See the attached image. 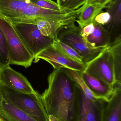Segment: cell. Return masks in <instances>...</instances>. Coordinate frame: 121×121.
Listing matches in <instances>:
<instances>
[{"instance_id": "6da1fadb", "label": "cell", "mask_w": 121, "mask_h": 121, "mask_svg": "<svg viewBox=\"0 0 121 121\" xmlns=\"http://www.w3.org/2000/svg\"><path fill=\"white\" fill-rule=\"evenodd\" d=\"M48 87L41 99L48 116L59 121H77L79 101L76 84L66 68L54 69L48 78Z\"/></svg>"}, {"instance_id": "7a4b0ae2", "label": "cell", "mask_w": 121, "mask_h": 121, "mask_svg": "<svg viewBox=\"0 0 121 121\" xmlns=\"http://www.w3.org/2000/svg\"><path fill=\"white\" fill-rule=\"evenodd\" d=\"M69 15L40 7L30 0H0V16L11 24L36 25L39 20L63 19Z\"/></svg>"}, {"instance_id": "3957f363", "label": "cell", "mask_w": 121, "mask_h": 121, "mask_svg": "<svg viewBox=\"0 0 121 121\" xmlns=\"http://www.w3.org/2000/svg\"><path fill=\"white\" fill-rule=\"evenodd\" d=\"M2 99L20 109L37 121H49V118L43 104L41 95L16 91L0 82Z\"/></svg>"}, {"instance_id": "277c9868", "label": "cell", "mask_w": 121, "mask_h": 121, "mask_svg": "<svg viewBox=\"0 0 121 121\" xmlns=\"http://www.w3.org/2000/svg\"><path fill=\"white\" fill-rule=\"evenodd\" d=\"M0 27L6 39L10 65H21L26 68L30 66L34 58L25 47L11 23L0 16Z\"/></svg>"}, {"instance_id": "5b68a950", "label": "cell", "mask_w": 121, "mask_h": 121, "mask_svg": "<svg viewBox=\"0 0 121 121\" xmlns=\"http://www.w3.org/2000/svg\"><path fill=\"white\" fill-rule=\"evenodd\" d=\"M11 24L25 47L34 59L40 52L53 44L54 39L43 35L35 24Z\"/></svg>"}, {"instance_id": "8992f818", "label": "cell", "mask_w": 121, "mask_h": 121, "mask_svg": "<svg viewBox=\"0 0 121 121\" xmlns=\"http://www.w3.org/2000/svg\"><path fill=\"white\" fill-rule=\"evenodd\" d=\"M80 28L75 24L61 30L58 38L72 48L83 58L86 63L94 59L108 46L94 48L90 46L80 34Z\"/></svg>"}, {"instance_id": "52a82bcc", "label": "cell", "mask_w": 121, "mask_h": 121, "mask_svg": "<svg viewBox=\"0 0 121 121\" xmlns=\"http://www.w3.org/2000/svg\"><path fill=\"white\" fill-rule=\"evenodd\" d=\"M108 47L94 59L86 63L85 72L92 77L114 86L116 84V80L113 58Z\"/></svg>"}, {"instance_id": "ba28073f", "label": "cell", "mask_w": 121, "mask_h": 121, "mask_svg": "<svg viewBox=\"0 0 121 121\" xmlns=\"http://www.w3.org/2000/svg\"><path fill=\"white\" fill-rule=\"evenodd\" d=\"M79 101L77 121H102V113L106 102L91 99L76 84Z\"/></svg>"}, {"instance_id": "9c48e42d", "label": "cell", "mask_w": 121, "mask_h": 121, "mask_svg": "<svg viewBox=\"0 0 121 121\" xmlns=\"http://www.w3.org/2000/svg\"><path fill=\"white\" fill-rule=\"evenodd\" d=\"M43 60L48 62L54 69L65 68L82 73L85 70L86 63L74 60L51 45L40 52L35 57L36 62Z\"/></svg>"}, {"instance_id": "30bf717a", "label": "cell", "mask_w": 121, "mask_h": 121, "mask_svg": "<svg viewBox=\"0 0 121 121\" xmlns=\"http://www.w3.org/2000/svg\"><path fill=\"white\" fill-rule=\"evenodd\" d=\"M0 82L9 88L25 93L36 92L26 77L10 65L0 69Z\"/></svg>"}, {"instance_id": "8fae6325", "label": "cell", "mask_w": 121, "mask_h": 121, "mask_svg": "<svg viewBox=\"0 0 121 121\" xmlns=\"http://www.w3.org/2000/svg\"><path fill=\"white\" fill-rule=\"evenodd\" d=\"M79 15L64 19L40 20L36 25L43 35L54 39L61 30L75 24Z\"/></svg>"}, {"instance_id": "7c38bea8", "label": "cell", "mask_w": 121, "mask_h": 121, "mask_svg": "<svg viewBox=\"0 0 121 121\" xmlns=\"http://www.w3.org/2000/svg\"><path fill=\"white\" fill-rule=\"evenodd\" d=\"M80 73L94 97L108 102L113 94L114 86L92 77L85 71Z\"/></svg>"}, {"instance_id": "4fadbf2b", "label": "cell", "mask_w": 121, "mask_h": 121, "mask_svg": "<svg viewBox=\"0 0 121 121\" xmlns=\"http://www.w3.org/2000/svg\"><path fill=\"white\" fill-rule=\"evenodd\" d=\"M105 8L111 19L104 27L110 33L112 43L121 37V0H111Z\"/></svg>"}, {"instance_id": "5bb4252c", "label": "cell", "mask_w": 121, "mask_h": 121, "mask_svg": "<svg viewBox=\"0 0 121 121\" xmlns=\"http://www.w3.org/2000/svg\"><path fill=\"white\" fill-rule=\"evenodd\" d=\"M102 121H121V85H115L112 95L105 103Z\"/></svg>"}, {"instance_id": "9a60e30c", "label": "cell", "mask_w": 121, "mask_h": 121, "mask_svg": "<svg viewBox=\"0 0 121 121\" xmlns=\"http://www.w3.org/2000/svg\"><path fill=\"white\" fill-rule=\"evenodd\" d=\"M0 117L4 121H37L2 98L0 104Z\"/></svg>"}, {"instance_id": "2e32d148", "label": "cell", "mask_w": 121, "mask_h": 121, "mask_svg": "<svg viewBox=\"0 0 121 121\" xmlns=\"http://www.w3.org/2000/svg\"><path fill=\"white\" fill-rule=\"evenodd\" d=\"M105 8L104 6L95 2H86L82 6V8L76 20L80 28L93 21L98 14Z\"/></svg>"}, {"instance_id": "e0dca14e", "label": "cell", "mask_w": 121, "mask_h": 121, "mask_svg": "<svg viewBox=\"0 0 121 121\" xmlns=\"http://www.w3.org/2000/svg\"><path fill=\"white\" fill-rule=\"evenodd\" d=\"M94 24L95 27L94 32L85 39L87 43L93 47L109 46L111 43L110 33L103 26L99 24Z\"/></svg>"}, {"instance_id": "ac0fdd59", "label": "cell", "mask_w": 121, "mask_h": 121, "mask_svg": "<svg viewBox=\"0 0 121 121\" xmlns=\"http://www.w3.org/2000/svg\"><path fill=\"white\" fill-rule=\"evenodd\" d=\"M113 58L116 84L121 85V37L109 45Z\"/></svg>"}, {"instance_id": "d6986e66", "label": "cell", "mask_w": 121, "mask_h": 121, "mask_svg": "<svg viewBox=\"0 0 121 121\" xmlns=\"http://www.w3.org/2000/svg\"><path fill=\"white\" fill-rule=\"evenodd\" d=\"M53 46L70 58L81 63H84L83 58L74 49L61 42L58 37L54 39Z\"/></svg>"}, {"instance_id": "ffe728a7", "label": "cell", "mask_w": 121, "mask_h": 121, "mask_svg": "<svg viewBox=\"0 0 121 121\" xmlns=\"http://www.w3.org/2000/svg\"><path fill=\"white\" fill-rule=\"evenodd\" d=\"M10 65V59L5 35L0 27V69Z\"/></svg>"}, {"instance_id": "44dd1931", "label": "cell", "mask_w": 121, "mask_h": 121, "mask_svg": "<svg viewBox=\"0 0 121 121\" xmlns=\"http://www.w3.org/2000/svg\"><path fill=\"white\" fill-rule=\"evenodd\" d=\"M33 3L40 7L46 9L65 13H70V11L60 7L57 2L52 0H30Z\"/></svg>"}, {"instance_id": "7402d4cb", "label": "cell", "mask_w": 121, "mask_h": 121, "mask_svg": "<svg viewBox=\"0 0 121 121\" xmlns=\"http://www.w3.org/2000/svg\"><path fill=\"white\" fill-rule=\"evenodd\" d=\"M61 8L70 11L77 10L87 2V0H57Z\"/></svg>"}, {"instance_id": "603a6c76", "label": "cell", "mask_w": 121, "mask_h": 121, "mask_svg": "<svg viewBox=\"0 0 121 121\" xmlns=\"http://www.w3.org/2000/svg\"><path fill=\"white\" fill-rule=\"evenodd\" d=\"M111 16L108 12H101L97 15L92 21L94 24H99L104 26L108 23Z\"/></svg>"}, {"instance_id": "cb8c5ba5", "label": "cell", "mask_w": 121, "mask_h": 121, "mask_svg": "<svg viewBox=\"0 0 121 121\" xmlns=\"http://www.w3.org/2000/svg\"><path fill=\"white\" fill-rule=\"evenodd\" d=\"M94 24L92 22L82 28H80V35L82 37L85 39L94 32Z\"/></svg>"}, {"instance_id": "d4e9b609", "label": "cell", "mask_w": 121, "mask_h": 121, "mask_svg": "<svg viewBox=\"0 0 121 121\" xmlns=\"http://www.w3.org/2000/svg\"><path fill=\"white\" fill-rule=\"evenodd\" d=\"M111 0H95L93 2L97 3L106 8L107 5L109 3Z\"/></svg>"}, {"instance_id": "484cf974", "label": "cell", "mask_w": 121, "mask_h": 121, "mask_svg": "<svg viewBox=\"0 0 121 121\" xmlns=\"http://www.w3.org/2000/svg\"><path fill=\"white\" fill-rule=\"evenodd\" d=\"M49 121H59L54 117L52 115H50L48 116Z\"/></svg>"}, {"instance_id": "4316f807", "label": "cell", "mask_w": 121, "mask_h": 121, "mask_svg": "<svg viewBox=\"0 0 121 121\" xmlns=\"http://www.w3.org/2000/svg\"><path fill=\"white\" fill-rule=\"evenodd\" d=\"M1 99H2V97H1V93L0 89V104L1 102Z\"/></svg>"}, {"instance_id": "83f0119b", "label": "cell", "mask_w": 121, "mask_h": 121, "mask_svg": "<svg viewBox=\"0 0 121 121\" xmlns=\"http://www.w3.org/2000/svg\"><path fill=\"white\" fill-rule=\"evenodd\" d=\"M95 0H87V2H91L94 1Z\"/></svg>"}, {"instance_id": "f1b7e54d", "label": "cell", "mask_w": 121, "mask_h": 121, "mask_svg": "<svg viewBox=\"0 0 121 121\" xmlns=\"http://www.w3.org/2000/svg\"><path fill=\"white\" fill-rule=\"evenodd\" d=\"M0 121H4L3 120V119H2L1 118H0Z\"/></svg>"}]
</instances>
